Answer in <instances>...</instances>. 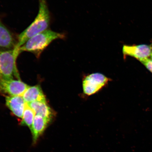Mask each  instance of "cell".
Returning <instances> with one entry per match:
<instances>
[{"instance_id": "obj_11", "label": "cell", "mask_w": 152, "mask_h": 152, "mask_svg": "<svg viewBox=\"0 0 152 152\" xmlns=\"http://www.w3.org/2000/svg\"><path fill=\"white\" fill-rule=\"evenodd\" d=\"M26 104L33 110L36 115L51 119L54 118V112L48 104L47 102H36Z\"/></svg>"}, {"instance_id": "obj_7", "label": "cell", "mask_w": 152, "mask_h": 152, "mask_svg": "<svg viewBox=\"0 0 152 152\" xmlns=\"http://www.w3.org/2000/svg\"><path fill=\"white\" fill-rule=\"evenodd\" d=\"M6 104L16 117L22 118L26 103L22 96H6Z\"/></svg>"}, {"instance_id": "obj_8", "label": "cell", "mask_w": 152, "mask_h": 152, "mask_svg": "<svg viewBox=\"0 0 152 152\" xmlns=\"http://www.w3.org/2000/svg\"><path fill=\"white\" fill-rule=\"evenodd\" d=\"M52 120L41 115H35L31 129L34 143L37 142Z\"/></svg>"}, {"instance_id": "obj_10", "label": "cell", "mask_w": 152, "mask_h": 152, "mask_svg": "<svg viewBox=\"0 0 152 152\" xmlns=\"http://www.w3.org/2000/svg\"><path fill=\"white\" fill-rule=\"evenodd\" d=\"M26 103L39 102H46V98L40 86H29L22 96Z\"/></svg>"}, {"instance_id": "obj_1", "label": "cell", "mask_w": 152, "mask_h": 152, "mask_svg": "<svg viewBox=\"0 0 152 152\" xmlns=\"http://www.w3.org/2000/svg\"><path fill=\"white\" fill-rule=\"evenodd\" d=\"M39 12L34 21L19 35L15 49L19 50L20 48L30 38L37 34L48 29L51 16L46 0H39Z\"/></svg>"}, {"instance_id": "obj_6", "label": "cell", "mask_w": 152, "mask_h": 152, "mask_svg": "<svg viewBox=\"0 0 152 152\" xmlns=\"http://www.w3.org/2000/svg\"><path fill=\"white\" fill-rule=\"evenodd\" d=\"M123 53L124 56H130L140 61L148 58L152 53V45H124Z\"/></svg>"}, {"instance_id": "obj_12", "label": "cell", "mask_w": 152, "mask_h": 152, "mask_svg": "<svg viewBox=\"0 0 152 152\" xmlns=\"http://www.w3.org/2000/svg\"><path fill=\"white\" fill-rule=\"evenodd\" d=\"M35 115L33 110L26 103L21 124L28 126L31 130Z\"/></svg>"}, {"instance_id": "obj_13", "label": "cell", "mask_w": 152, "mask_h": 152, "mask_svg": "<svg viewBox=\"0 0 152 152\" xmlns=\"http://www.w3.org/2000/svg\"><path fill=\"white\" fill-rule=\"evenodd\" d=\"M152 73V60L149 58L145 59L140 61Z\"/></svg>"}, {"instance_id": "obj_4", "label": "cell", "mask_w": 152, "mask_h": 152, "mask_svg": "<svg viewBox=\"0 0 152 152\" xmlns=\"http://www.w3.org/2000/svg\"><path fill=\"white\" fill-rule=\"evenodd\" d=\"M111 80L109 78L99 73L86 76L82 82L83 94L88 96L96 94L106 86Z\"/></svg>"}, {"instance_id": "obj_5", "label": "cell", "mask_w": 152, "mask_h": 152, "mask_svg": "<svg viewBox=\"0 0 152 152\" xmlns=\"http://www.w3.org/2000/svg\"><path fill=\"white\" fill-rule=\"evenodd\" d=\"M29 86L20 80L0 79V94L6 96H22Z\"/></svg>"}, {"instance_id": "obj_3", "label": "cell", "mask_w": 152, "mask_h": 152, "mask_svg": "<svg viewBox=\"0 0 152 152\" xmlns=\"http://www.w3.org/2000/svg\"><path fill=\"white\" fill-rule=\"evenodd\" d=\"M20 54L15 49H0V79L20 80L16 63Z\"/></svg>"}, {"instance_id": "obj_14", "label": "cell", "mask_w": 152, "mask_h": 152, "mask_svg": "<svg viewBox=\"0 0 152 152\" xmlns=\"http://www.w3.org/2000/svg\"><path fill=\"white\" fill-rule=\"evenodd\" d=\"M151 60H152V53H151Z\"/></svg>"}, {"instance_id": "obj_9", "label": "cell", "mask_w": 152, "mask_h": 152, "mask_svg": "<svg viewBox=\"0 0 152 152\" xmlns=\"http://www.w3.org/2000/svg\"><path fill=\"white\" fill-rule=\"evenodd\" d=\"M17 44L12 33L0 21V49H14Z\"/></svg>"}, {"instance_id": "obj_2", "label": "cell", "mask_w": 152, "mask_h": 152, "mask_svg": "<svg viewBox=\"0 0 152 152\" xmlns=\"http://www.w3.org/2000/svg\"><path fill=\"white\" fill-rule=\"evenodd\" d=\"M65 34L57 33L48 29L30 38L19 49L20 53L23 52H31L38 58L53 41L64 39Z\"/></svg>"}]
</instances>
